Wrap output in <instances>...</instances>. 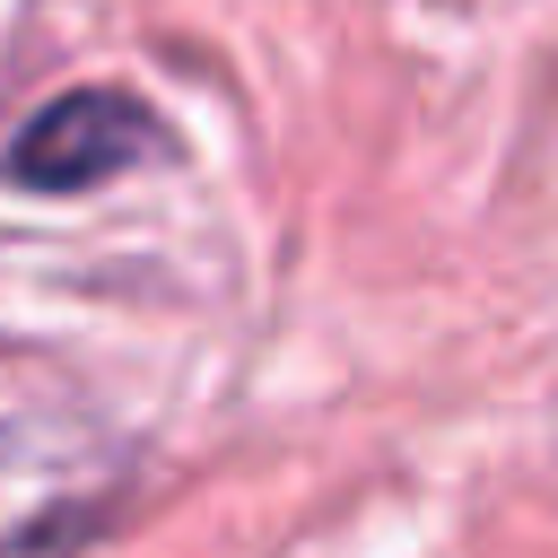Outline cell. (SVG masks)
<instances>
[{
  "label": "cell",
  "mask_w": 558,
  "mask_h": 558,
  "mask_svg": "<svg viewBox=\"0 0 558 558\" xmlns=\"http://www.w3.org/2000/svg\"><path fill=\"white\" fill-rule=\"evenodd\" d=\"M157 148H166V131H157V113L140 96H122V87H70V96H52L9 140L0 174L17 192H96V183L148 166Z\"/></svg>",
  "instance_id": "7a4b0ae2"
},
{
  "label": "cell",
  "mask_w": 558,
  "mask_h": 558,
  "mask_svg": "<svg viewBox=\"0 0 558 558\" xmlns=\"http://www.w3.org/2000/svg\"><path fill=\"white\" fill-rule=\"evenodd\" d=\"M131 488V445L96 418H0V558H78Z\"/></svg>",
  "instance_id": "6da1fadb"
}]
</instances>
